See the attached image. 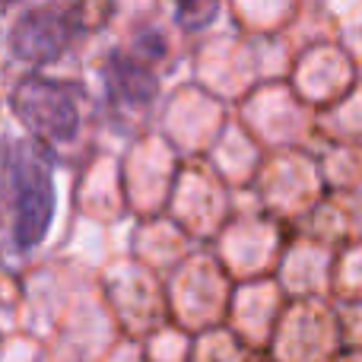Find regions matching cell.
Instances as JSON below:
<instances>
[{"instance_id": "6da1fadb", "label": "cell", "mask_w": 362, "mask_h": 362, "mask_svg": "<svg viewBox=\"0 0 362 362\" xmlns=\"http://www.w3.org/2000/svg\"><path fill=\"white\" fill-rule=\"evenodd\" d=\"M4 178L13 204V242L19 251H29L48 232L51 210H54L48 165L29 144L13 140L4 153Z\"/></svg>"}, {"instance_id": "7a4b0ae2", "label": "cell", "mask_w": 362, "mask_h": 362, "mask_svg": "<svg viewBox=\"0 0 362 362\" xmlns=\"http://www.w3.org/2000/svg\"><path fill=\"white\" fill-rule=\"evenodd\" d=\"M13 105L29 131L48 144H67L80 127V93L74 83L29 76L19 83Z\"/></svg>"}, {"instance_id": "3957f363", "label": "cell", "mask_w": 362, "mask_h": 362, "mask_svg": "<svg viewBox=\"0 0 362 362\" xmlns=\"http://www.w3.org/2000/svg\"><path fill=\"white\" fill-rule=\"evenodd\" d=\"M83 10L80 6H35L23 13L10 32V48L19 61L45 64L54 61L80 32Z\"/></svg>"}, {"instance_id": "277c9868", "label": "cell", "mask_w": 362, "mask_h": 362, "mask_svg": "<svg viewBox=\"0 0 362 362\" xmlns=\"http://www.w3.org/2000/svg\"><path fill=\"white\" fill-rule=\"evenodd\" d=\"M105 80L112 89V99L118 105H140L144 108L150 102V95L156 93V80L153 74L131 54H121L115 51L105 64Z\"/></svg>"}]
</instances>
